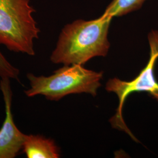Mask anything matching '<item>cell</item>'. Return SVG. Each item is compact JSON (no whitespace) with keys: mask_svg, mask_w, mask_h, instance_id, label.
<instances>
[{"mask_svg":"<svg viewBox=\"0 0 158 158\" xmlns=\"http://www.w3.org/2000/svg\"><path fill=\"white\" fill-rule=\"evenodd\" d=\"M112 19L102 14L96 19H77L65 25L52 53L51 62L83 65L94 57L106 56L110 47L108 33Z\"/></svg>","mask_w":158,"mask_h":158,"instance_id":"cell-1","label":"cell"},{"mask_svg":"<svg viewBox=\"0 0 158 158\" xmlns=\"http://www.w3.org/2000/svg\"><path fill=\"white\" fill-rule=\"evenodd\" d=\"M103 72H96L74 64L64 65L49 76H36L34 74H27L30 87L25 91L28 97L44 96L51 101H59L65 96L72 94L89 93L97 95L101 86Z\"/></svg>","mask_w":158,"mask_h":158,"instance_id":"cell-2","label":"cell"},{"mask_svg":"<svg viewBox=\"0 0 158 158\" xmlns=\"http://www.w3.org/2000/svg\"><path fill=\"white\" fill-rule=\"evenodd\" d=\"M30 0H0V45L10 51L34 56L40 29Z\"/></svg>","mask_w":158,"mask_h":158,"instance_id":"cell-3","label":"cell"},{"mask_svg":"<svg viewBox=\"0 0 158 158\" xmlns=\"http://www.w3.org/2000/svg\"><path fill=\"white\" fill-rule=\"evenodd\" d=\"M148 41L150 46L149 59L137 77L130 81L117 78L110 79L106 87V90L115 93L119 99L117 113L110 120L111 124L114 128L124 131L134 140L135 138L128 130L123 117V108L126 98L135 92H146L158 102V81L154 73L158 59V31H152L148 35Z\"/></svg>","mask_w":158,"mask_h":158,"instance_id":"cell-4","label":"cell"},{"mask_svg":"<svg viewBox=\"0 0 158 158\" xmlns=\"http://www.w3.org/2000/svg\"><path fill=\"white\" fill-rule=\"evenodd\" d=\"M0 90L6 110V118L0 129V158H14L23 149L25 134L14 123L11 110L12 93L9 78H1Z\"/></svg>","mask_w":158,"mask_h":158,"instance_id":"cell-5","label":"cell"},{"mask_svg":"<svg viewBox=\"0 0 158 158\" xmlns=\"http://www.w3.org/2000/svg\"><path fill=\"white\" fill-rule=\"evenodd\" d=\"M23 150L28 158H58L60 155L55 142L38 135L25 134Z\"/></svg>","mask_w":158,"mask_h":158,"instance_id":"cell-6","label":"cell"},{"mask_svg":"<svg viewBox=\"0 0 158 158\" xmlns=\"http://www.w3.org/2000/svg\"><path fill=\"white\" fill-rule=\"evenodd\" d=\"M146 0H113L103 14L111 17H121L141 8Z\"/></svg>","mask_w":158,"mask_h":158,"instance_id":"cell-7","label":"cell"},{"mask_svg":"<svg viewBox=\"0 0 158 158\" xmlns=\"http://www.w3.org/2000/svg\"><path fill=\"white\" fill-rule=\"evenodd\" d=\"M19 70L13 66L0 51V77L19 80Z\"/></svg>","mask_w":158,"mask_h":158,"instance_id":"cell-8","label":"cell"}]
</instances>
